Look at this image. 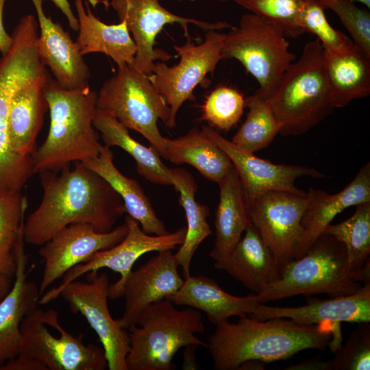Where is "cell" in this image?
<instances>
[{
	"mask_svg": "<svg viewBox=\"0 0 370 370\" xmlns=\"http://www.w3.org/2000/svg\"><path fill=\"white\" fill-rule=\"evenodd\" d=\"M160 0H111L110 4L120 21H124L135 42L136 53L132 66L147 75L151 74L154 63L169 60L172 56L155 49L156 38L166 25L177 23L188 36V25L204 31H219L232 25L223 21L206 22L178 16L164 8Z\"/></svg>",
	"mask_w": 370,
	"mask_h": 370,
	"instance_id": "obj_13",
	"label": "cell"
},
{
	"mask_svg": "<svg viewBox=\"0 0 370 370\" xmlns=\"http://www.w3.org/2000/svg\"><path fill=\"white\" fill-rule=\"evenodd\" d=\"M325 9L318 0L304 1L301 14V25L304 32L315 35L328 53L353 46L354 44L352 39L330 24Z\"/></svg>",
	"mask_w": 370,
	"mask_h": 370,
	"instance_id": "obj_38",
	"label": "cell"
},
{
	"mask_svg": "<svg viewBox=\"0 0 370 370\" xmlns=\"http://www.w3.org/2000/svg\"><path fill=\"white\" fill-rule=\"evenodd\" d=\"M334 12L352 38L354 44L370 58V13L349 0H318Z\"/></svg>",
	"mask_w": 370,
	"mask_h": 370,
	"instance_id": "obj_40",
	"label": "cell"
},
{
	"mask_svg": "<svg viewBox=\"0 0 370 370\" xmlns=\"http://www.w3.org/2000/svg\"><path fill=\"white\" fill-rule=\"evenodd\" d=\"M53 4L62 12L66 17L69 25L71 29L78 31V21L77 16L74 14L70 3L68 0H51Z\"/></svg>",
	"mask_w": 370,
	"mask_h": 370,
	"instance_id": "obj_43",
	"label": "cell"
},
{
	"mask_svg": "<svg viewBox=\"0 0 370 370\" xmlns=\"http://www.w3.org/2000/svg\"><path fill=\"white\" fill-rule=\"evenodd\" d=\"M38 23L35 16H23L12 34L10 50L0 58V192L21 191L35 173L32 158L16 154L9 139L8 119L17 88L45 66L37 49Z\"/></svg>",
	"mask_w": 370,
	"mask_h": 370,
	"instance_id": "obj_7",
	"label": "cell"
},
{
	"mask_svg": "<svg viewBox=\"0 0 370 370\" xmlns=\"http://www.w3.org/2000/svg\"><path fill=\"white\" fill-rule=\"evenodd\" d=\"M19 354L42 362L47 370H104L108 362L103 347L83 343V334L74 336L60 324L53 309L37 307L21 325Z\"/></svg>",
	"mask_w": 370,
	"mask_h": 370,
	"instance_id": "obj_10",
	"label": "cell"
},
{
	"mask_svg": "<svg viewBox=\"0 0 370 370\" xmlns=\"http://www.w3.org/2000/svg\"><path fill=\"white\" fill-rule=\"evenodd\" d=\"M44 92L50 124L45 141L32 155L35 173L58 172L97 157L101 146L93 126L97 93L89 86L64 88L51 75Z\"/></svg>",
	"mask_w": 370,
	"mask_h": 370,
	"instance_id": "obj_3",
	"label": "cell"
},
{
	"mask_svg": "<svg viewBox=\"0 0 370 370\" xmlns=\"http://www.w3.org/2000/svg\"><path fill=\"white\" fill-rule=\"evenodd\" d=\"M355 206L352 217L341 223L329 224L323 232L344 245L353 271L360 269L369 262L370 254V201Z\"/></svg>",
	"mask_w": 370,
	"mask_h": 370,
	"instance_id": "obj_35",
	"label": "cell"
},
{
	"mask_svg": "<svg viewBox=\"0 0 370 370\" xmlns=\"http://www.w3.org/2000/svg\"><path fill=\"white\" fill-rule=\"evenodd\" d=\"M288 48L289 43L281 29L248 13L225 34L221 58L240 62L258 83V90L268 98L297 59Z\"/></svg>",
	"mask_w": 370,
	"mask_h": 370,
	"instance_id": "obj_9",
	"label": "cell"
},
{
	"mask_svg": "<svg viewBox=\"0 0 370 370\" xmlns=\"http://www.w3.org/2000/svg\"><path fill=\"white\" fill-rule=\"evenodd\" d=\"M127 233L125 222L108 232H97L88 223H73L62 229L38 249L44 260L38 287L40 296L71 268L88 261L96 253L117 245Z\"/></svg>",
	"mask_w": 370,
	"mask_h": 370,
	"instance_id": "obj_16",
	"label": "cell"
},
{
	"mask_svg": "<svg viewBox=\"0 0 370 370\" xmlns=\"http://www.w3.org/2000/svg\"><path fill=\"white\" fill-rule=\"evenodd\" d=\"M42 200L24 223L25 241L42 245L62 229L88 223L99 232L112 230L126 212L118 193L81 162L60 171L40 172Z\"/></svg>",
	"mask_w": 370,
	"mask_h": 370,
	"instance_id": "obj_1",
	"label": "cell"
},
{
	"mask_svg": "<svg viewBox=\"0 0 370 370\" xmlns=\"http://www.w3.org/2000/svg\"><path fill=\"white\" fill-rule=\"evenodd\" d=\"M110 147L101 146L99 155L82 162L88 169L104 179L121 197L126 212L136 220L142 230L151 235H164L169 232L158 217L151 203L137 181L124 175L114 164Z\"/></svg>",
	"mask_w": 370,
	"mask_h": 370,
	"instance_id": "obj_28",
	"label": "cell"
},
{
	"mask_svg": "<svg viewBox=\"0 0 370 370\" xmlns=\"http://www.w3.org/2000/svg\"><path fill=\"white\" fill-rule=\"evenodd\" d=\"M267 99L282 136L306 133L332 112L324 50L317 38L305 45Z\"/></svg>",
	"mask_w": 370,
	"mask_h": 370,
	"instance_id": "obj_5",
	"label": "cell"
},
{
	"mask_svg": "<svg viewBox=\"0 0 370 370\" xmlns=\"http://www.w3.org/2000/svg\"><path fill=\"white\" fill-rule=\"evenodd\" d=\"M180 1H182V0H180ZM188 1H195V0H188ZM214 1H227L228 0H214Z\"/></svg>",
	"mask_w": 370,
	"mask_h": 370,
	"instance_id": "obj_46",
	"label": "cell"
},
{
	"mask_svg": "<svg viewBox=\"0 0 370 370\" xmlns=\"http://www.w3.org/2000/svg\"><path fill=\"white\" fill-rule=\"evenodd\" d=\"M307 192H264L247 204L250 221L282 268L295 258Z\"/></svg>",
	"mask_w": 370,
	"mask_h": 370,
	"instance_id": "obj_15",
	"label": "cell"
},
{
	"mask_svg": "<svg viewBox=\"0 0 370 370\" xmlns=\"http://www.w3.org/2000/svg\"><path fill=\"white\" fill-rule=\"evenodd\" d=\"M219 201L215 213V241L209 256L214 261L225 258L250 226L247 204L238 176L232 166L217 183Z\"/></svg>",
	"mask_w": 370,
	"mask_h": 370,
	"instance_id": "obj_27",
	"label": "cell"
},
{
	"mask_svg": "<svg viewBox=\"0 0 370 370\" xmlns=\"http://www.w3.org/2000/svg\"><path fill=\"white\" fill-rule=\"evenodd\" d=\"M304 1H312V0H304Z\"/></svg>",
	"mask_w": 370,
	"mask_h": 370,
	"instance_id": "obj_47",
	"label": "cell"
},
{
	"mask_svg": "<svg viewBox=\"0 0 370 370\" xmlns=\"http://www.w3.org/2000/svg\"><path fill=\"white\" fill-rule=\"evenodd\" d=\"M201 130L228 156L240 180L247 203L269 190L301 193L295 186L301 177L321 178L324 175L315 169L297 165L274 164L256 156L222 136L210 125Z\"/></svg>",
	"mask_w": 370,
	"mask_h": 370,
	"instance_id": "obj_17",
	"label": "cell"
},
{
	"mask_svg": "<svg viewBox=\"0 0 370 370\" xmlns=\"http://www.w3.org/2000/svg\"><path fill=\"white\" fill-rule=\"evenodd\" d=\"M127 226L125 237L117 245L96 253L88 261L77 264L69 270L63 276L60 285L45 292L39 299L40 304H47L59 297L60 291L70 282L90 272L108 269L120 274L115 283L110 284L108 298L121 297L123 286L136 261L143 254L151 251H161L175 249L184 242L186 227L164 235H151L145 233L139 223L129 215L125 217Z\"/></svg>",
	"mask_w": 370,
	"mask_h": 370,
	"instance_id": "obj_12",
	"label": "cell"
},
{
	"mask_svg": "<svg viewBox=\"0 0 370 370\" xmlns=\"http://www.w3.org/2000/svg\"><path fill=\"white\" fill-rule=\"evenodd\" d=\"M245 99L237 89L219 86L206 97L201 106V121L223 131L232 129L240 121Z\"/></svg>",
	"mask_w": 370,
	"mask_h": 370,
	"instance_id": "obj_37",
	"label": "cell"
},
{
	"mask_svg": "<svg viewBox=\"0 0 370 370\" xmlns=\"http://www.w3.org/2000/svg\"><path fill=\"white\" fill-rule=\"evenodd\" d=\"M349 1H352L354 3L358 2L360 3H362L368 9L370 8V0H349Z\"/></svg>",
	"mask_w": 370,
	"mask_h": 370,
	"instance_id": "obj_45",
	"label": "cell"
},
{
	"mask_svg": "<svg viewBox=\"0 0 370 370\" xmlns=\"http://www.w3.org/2000/svg\"><path fill=\"white\" fill-rule=\"evenodd\" d=\"M301 220V235L295 258L303 256L335 217L349 207L370 201V163L362 166L352 181L342 190L329 194L310 188Z\"/></svg>",
	"mask_w": 370,
	"mask_h": 370,
	"instance_id": "obj_19",
	"label": "cell"
},
{
	"mask_svg": "<svg viewBox=\"0 0 370 370\" xmlns=\"http://www.w3.org/2000/svg\"><path fill=\"white\" fill-rule=\"evenodd\" d=\"M164 158L175 164H188L208 180L218 183L233 166L226 153L202 130H190L174 139L166 138Z\"/></svg>",
	"mask_w": 370,
	"mask_h": 370,
	"instance_id": "obj_31",
	"label": "cell"
},
{
	"mask_svg": "<svg viewBox=\"0 0 370 370\" xmlns=\"http://www.w3.org/2000/svg\"><path fill=\"white\" fill-rule=\"evenodd\" d=\"M78 21V36L75 42L79 53H101L110 57L118 68L132 65L136 53L135 42L124 21L106 24L97 18L85 1L74 0Z\"/></svg>",
	"mask_w": 370,
	"mask_h": 370,
	"instance_id": "obj_26",
	"label": "cell"
},
{
	"mask_svg": "<svg viewBox=\"0 0 370 370\" xmlns=\"http://www.w3.org/2000/svg\"><path fill=\"white\" fill-rule=\"evenodd\" d=\"M40 34L37 39L39 58L50 69L56 81L64 88L74 90L89 86V69L75 42L59 23L44 12L42 0H32Z\"/></svg>",
	"mask_w": 370,
	"mask_h": 370,
	"instance_id": "obj_20",
	"label": "cell"
},
{
	"mask_svg": "<svg viewBox=\"0 0 370 370\" xmlns=\"http://www.w3.org/2000/svg\"><path fill=\"white\" fill-rule=\"evenodd\" d=\"M99 271L86 273V282L74 280L59 293L73 313L82 314L99 337L109 370H127L130 350L128 330L110 314L108 304L109 278Z\"/></svg>",
	"mask_w": 370,
	"mask_h": 370,
	"instance_id": "obj_14",
	"label": "cell"
},
{
	"mask_svg": "<svg viewBox=\"0 0 370 370\" xmlns=\"http://www.w3.org/2000/svg\"><path fill=\"white\" fill-rule=\"evenodd\" d=\"M167 299L144 309L128 330L127 370H172L173 359L182 347H204L197 334L205 330L201 313L188 307L178 310Z\"/></svg>",
	"mask_w": 370,
	"mask_h": 370,
	"instance_id": "obj_6",
	"label": "cell"
},
{
	"mask_svg": "<svg viewBox=\"0 0 370 370\" xmlns=\"http://www.w3.org/2000/svg\"><path fill=\"white\" fill-rule=\"evenodd\" d=\"M225 34L219 31H208L204 42L195 45L188 37L182 45H175L180 57L177 64L169 66L164 62L154 63L147 77L157 90L166 100L170 109L169 128L176 125V116L182 104L195 99L193 91L213 73L221 58Z\"/></svg>",
	"mask_w": 370,
	"mask_h": 370,
	"instance_id": "obj_11",
	"label": "cell"
},
{
	"mask_svg": "<svg viewBox=\"0 0 370 370\" xmlns=\"http://www.w3.org/2000/svg\"><path fill=\"white\" fill-rule=\"evenodd\" d=\"M214 266L256 295L281 276V267L253 225L246 229L232 251L225 258L214 261Z\"/></svg>",
	"mask_w": 370,
	"mask_h": 370,
	"instance_id": "obj_24",
	"label": "cell"
},
{
	"mask_svg": "<svg viewBox=\"0 0 370 370\" xmlns=\"http://www.w3.org/2000/svg\"><path fill=\"white\" fill-rule=\"evenodd\" d=\"M341 324L299 325L285 318L258 321L245 316L216 325L206 347L217 370H236L245 362L284 360L308 349L334 351L341 346Z\"/></svg>",
	"mask_w": 370,
	"mask_h": 370,
	"instance_id": "obj_2",
	"label": "cell"
},
{
	"mask_svg": "<svg viewBox=\"0 0 370 370\" xmlns=\"http://www.w3.org/2000/svg\"><path fill=\"white\" fill-rule=\"evenodd\" d=\"M334 352V358L326 360L327 370H369V322L358 323L347 342Z\"/></svg>",
	"mask_w": 370,
	"mask_h": 370,
	"instance_id": "obj_39",
	"label": "cell"
},
{
	"mask_svg": "<svg viewBox=\"0 0 370 370\" xmlns=\"http://www.w3.org/2000/svg\"><path fill=\"white\" fill-rule=\"evenodd\" d=\"M167 299L176 306H185L204 312L216 325L232 316L239 318L247 316L260 304L256 294L245 297L230 295L214 279L205 275H190L184 279L180 288Z\"/></svg>",
	"mask_w": 370,
	"mask_h": 370,
	"instance_id": "obj_25",
	"label": "cell"
},
{
	"mask_svg": "<svg viewBox=\"0 0 370 370\" xmlns=\"http://www.w3.org/2000/svg\"><path fill=\"white\" fill-rule=\"evenodd\" d=\"M50 74L44 67L24 81L11 101L8 130L11 149L17 155L32 158L38 134L48 109L44 88Z\"/></svg>",
	"mask_w": 370,
	"mask_h": 370,
	"instance_id": "obj_23",
	"label": "cell"
},
{
	"mask_svg": "<svg viewBox=\"0 0 370 370\" xmlns=\"http://www.w3.org/2000/svg\"><path fill=\"white\" fill-rule=\"evenodd\" d=\"M236 3L278 26L286 38L304 34L301 14L304 0H234Z\"/></svg>",
	"mask_w": 370,
	"mask_h": 370,
	"instance_id": "obj_36",
	"label": "cell"
},
{
	"mask_svg": "<svg viewBox=\"0 0 370 370\" xmlns=\"http://www.w3.org/2000/svg\"><path fill=\"white\" fill-rule=\"evenodd\" d=\"M178 263L171 250L158 254L127 278L121 291L125 299L123 315L117 319L119 325L128 330L136 325L137 319L149 305L167 299L182 286L184 279L178 271Z\"/></svg>",
	"mask_w": 370,
	"mask_h": 370,
	"instance_id": "obj_18",
	"label": "cell"
},
{
	"mask_svg": "<svg viewBox=\"0 0 370 370\" xmlns=\"http://www.w3.org/2000/svg\"><path fill=\"white\" fill-rule=\"evenodd\" d=\"M247 316L258 321L289 318L303 325L325 322H369L370 281L365 282L358 291L350 295L329 299H311L306 305L298 307H273L260 304Z\"/></svg>",
	"mask_w": 370,
	"mask_h": 370,
	"instance_id": "obj_22",
	"label": "cell"
},
{
	"mask_svg": "<svg viewBox=\"0 0 370 370\" xmlns=\"http://www.w3.org/2000/svg\"><path fill=\"white\" fill-rule=\"evenodd\" d=\"M93 126L100 132L104 145L119 147L134 158L138 173L145 180L154 184L173 185L171 169L162 162L157 150L134 139L129 129L115 117L96 108Z\"/></svg>",
	"mask_w": 370,
	"mask_h": 370,
	"instance_id": "obj_32",
	"label": "cell"
},
{
	"mask_svg": "<svg viewBox=\"0 0 370 370\" xmlns=\"http://www.w3.org/2000/svg\"><path fill=\"white\" fill-rule=\"evenodd\" d=\"M370 264L359 270L350 269L344 245L323 233L299 258L281 268L280 278L257 295L259 302L297 295L325 293L331 297L352 295L370 281Z\"/></svg>",
	"mask_w": 370,
	"mask_h": 370,
	"instance_id": "obj_4",
	"label": "cell"
},
{
	"mask_svg": "<svg viewBox=\"0 0 370 370\" xmlns=\"http://www.w3.org/2000/svg\"><path fill=\"white\" fill-rule=\"evenodd\" d=\"M173 186L179 192V204L183 208L187 226L184 242L174 254L179 267L182 268L184 279L190 275V265L193 256L200 244L211 234L207 221L209 207L195 199L197 186L188 171L182 168L170 169Z\"/></svg>",
	"mask_w": 370,
	"mask_h": 370,
	"instance_id": "obj_30",
	"label": "cell"
},
{
	"mask_svg": "<svg viewBox=\"0 0 370 370\" xmlns=\"http://www.w3.org/2000/svg\"><path fill=\"white\" fill-rule=\"evenodd\" d=\"M24 226L15 249L16 267L12 288L0 301V365L18 356L21 347V325L25 317L38 307L39 288L27 280Z\"/></svg>",
	"mask_w": 370,
	"mask_h": 370,
	"instance_id": "obj_21",
	"label": "cell"
},
{
	"mask_svg": "<svg viewBox=\"0 0 370 370\" xmlns=\"http://www.w3.org/2000/svg\"><path fill=\"white\" fill-rule=\"evenodd\" d=\"M21 191L0 192V274L14 278L15 249L25 223L27 201Z\"/></svg>",
	"mask_w": 370,
	"mask_h": 370,
	"instance_id": "obj_34",
	"label": "cell"
},
{
	"mask_svg": "<svg viewBox=\"0 0 370 370\" xmlns=\"http://www.w3.org/2000/svg\"><path fill=\"white\" fill-rule=\"evenodd\" d=\"M0 370H47L40 360L18 354L0 365Z\"/></svg>",
	"mask_w": 370,
	"mask_h": 370,
	"instance_id": "obj_41",
	"label": "cell"
},
{
	"mask_svg": "<svg viewBox=\"0 0 370 370\" xmlns=\"http://www.w3.org/2000/svg\"><path fill=\"white\" fill-rule=\"evenodd\" d=\"M6 0H0V51L2 55L5 54L10 49L13 39L12 35H9L4 27L3 13Z\"/></svg>",
	"mask_w": 370,
	"mask_h": 370,
	"instance_id": "obj_42",
	"label": "cell"
},
{
	"mask_svg": "<svg viewBox=\"0 0 370 370\" xmlns=\"http://www.w3.org/2000/svg\"><path fill=\"white\" fill-rule=\"evenodd\" d=\"M325 54L326 76L334 108L370 94V58L355 45Z\"/></svg>",
	"mask_w": 370,
	"mask_h": 370,
	"instance_id": "obj_29",
	"label": "cell"
},
{
	"mask_svg": "<svg viewBox=\"0 0 370 370\" xmlns=\"http://www.w3.org/2000/svg\"><path fill=\"white\" fill-rule=\"evenodd\" d=\"M97 108L140 133L164 158L166 138L160 134L158 121L160 119L167 127L170 109L147 75L130 65L118 68L100 88Z\"/></svg>",
	"mask_w": 370,
	"mask_h": 370,
	"instance_id": "obj_8",
	"label": "cell"
},
{
	"mask_svg": "<svg viewBox=\"0 0 370 370\" xmlns=\"http://www.w3.org/2000/svg\"><path fill=\"white\" fill-rule=\"evenodd\" d=\"M14 278L0 274V301L10 291Z\"/></svg>",
	"mask_w": 370,
	"mask_h": 370,
	"instance_id": "obj_44",
	"label": "cell"
},
{
	"mask_svg": "<svg viewBox=\"0 0 370 370\" xmlns=\"http://www.w3.org/2000/svg\"><path fill=\"white\" fill-rule=\"evenodd\" d=\"M245 107L249 109L247 117L231 141L241 148L254 153L272 143L280 134L281 125L269 99L258 89L245 99Z\"/></svg>",
	"mask_w": 370,
	"mask_h": 370,
	"instance_id": "obj_33",
	"label": "cell"
}]
</instances>
